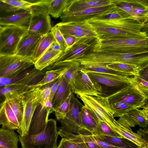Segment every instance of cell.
I'll use <instances>...</instances> for the list:
<instances>
[{"label": "cell", "mask_w": 148, "mask_h": 148, "mask_svg": "<svg viewBox=\"0 0 148 148\" xmlns=\"http://www.w3.org/2000/svg\"><path fill=\"white\" fill-rule=\"evenodd\" d=\"M75 61L80 66H105L112 63H125L135 65L143 71L148 67V53L136 54L90 52Z\"/></svg>", "instance_id": "obj_1"}, {"label": "cell", "mask_w": 148, "mask_h": 148, "mask_svg": "<svg viewBox=\"0 0 148 148\" xmlns=\"http://www.w3.org/2000/svg\"><path fill=\"white\" fill-rule=\"evenodd\" d=\"M90 52L136 54L147 53L148 52V38L97 39Z\"/></svg>", "instance_id": "obj_2"}, {"label": "cell", "mask_w": 148, "mask_h": 148, "mask_svg": "<svg viewBox=\"0 0 148 148\" xmlns=\"http://www.w3.org/2000/svg\"><path fill=\"white\" fill-rule=\"evenodd\" d=\"M85 21L95 25L130 31H144L147 24L140 23L120 8L101 16H96Z\"/></svg>", "instance_id": "obj_3"}, {"label": "cell", "mask_w": 148, "mask_h": 148, "mask_svg": "<svg viewBox=\"0 0 148 148\" xmlns=\"http://www.w3.org/2000/svg\"><path fill=\"white\" fill-rule=\"evenodd\" d=\"M86 73L100 89L99 97H109L135 82L134 76L126 77L95 72Z\"/></svg>", "instance_id": "obj_4"}, {"label": "cell", "mask_w": 148, "mask_h": 148, "mask_svg": "<svg viewBox=\"0 0 148 148\" xmlns=\"http://www.w3.org/2000/svg\"><path fill=\"white\" fill-rule=\"evenodd\" d=\"M58 135L56 121L51 119L42 132L18 136L22 148H57Z\"/></svg>", "instance_id": "obj_5"}, {"label": "cell", "mask_w": 148, "mask_h": 148, "mask_svg": "<svg viewBox=\"0 0 148 148\" xmlns=\"http://www.w3.org/2000/svg\"><path fill=\"white\" fill-rule=\"evenodd\" d=\"M83 106L73 94L69 112L63 119L59 121L61 126L58 133L62 138L68 140L80 134L82 130L80 112Z\"/></svg>", "instance_id": "obj_6"}, {"label": "cell", "mask_w": 148, "mask_h": 148, "mask_svg": "<svg viewBox=\"0 0 148 148\" xmlns=\"http://www.w3.org/2000/svg\"><path fill=\"white\" fill-rule=\"evenodd\" d=\"M41 91L42 87H38L21 96L23 106V113L21 123L17 132L21 136H25L28 133L32 120L40 103Z\"/></svg>", "instance_id": "obj_7"}, {"label": "cell", "mask_w": 148, "mask_h": 148, "mask_svg": "<svg viewBox=\"0 0 148 148\" xmlns=\"http://www.w3.org/2000/svg\"><path fill=\"white\" fill-rule=\"evenodd\" d=\"M32 16L27 29L30 34L43 36L49 32L51 28V19L42 0L30 8Z\"/></svg>", "instance_id": "obj_8"}, {"label": "cell", "mask_w": 148, "mask_h": 148, "mask_svg": "<svg viewBox=\"0 0 148 148\" xmlns=\"http://www.w3.org/2000/svg\"><path fill=\"white\" fill-rule=\"evenodd\" d=\"M27 29L21 27L7 26L3 27L0 32V55L15 54L18 45Z\"/></svg>", "instance_id": "obj_9"}, {"label": "cell", "mask_w": 148, "mask_h": 148, "mask_svg": "<svg viewBox=\"0 0 148 148\" xmlns=\"http://www.w3.org/2000/svg\"><path fill=\"white\" fill-rule=\"evenodd\" d=\"M79 97L84 106L89 108L95 113L99 121L107 125L113 124L115 120L113 116L114 112L111 108L107 97H97L80 95Z\"/></svg>", "instance_id": "obj_10"}, {"label": "cell", "mask_w": 148, "mask_h": 148, "mask_svg": "<svg viewBox=\"0 0 148 148\" xmlns=\"http://www.w3.org/2000/svg\"><path fill=\"white\" fill-rule=\"evenodd\" d=\"M33 65L30 59L16 54L1 56L0 77H14Z\"/></svg>", "instance_id": "obj_11"}, {"label": "cell", "mask_w": 148, "mask_h": 148, "mask_svg": "<svg viewBox=\"0 0 148 148\" xmlns=\"http://www.w3.org/2000/svg\"><path fill=\"white\" fill-rule=\"evenodd\" d=\"M107 98L110 103L121 101L139 109L146 104L148 96L139 89L135 82L133 84Z\"/></svg>", "instance_id": "obj_12"}, {"label": "cell", "mask_w": 148, "mask_h": 148, "mask_svg": "<svg viewBox=\"0 0 148 148\" xmlns=\"http://www.w3.org/2000/svg\"><path fill=\"white\" fill-rule=\"evenodd\" d=\"M112 3L138 22L147 24L148 0H113Z\"/></svg>", "instance_id": "obj_13"}, {"label": "cell", "mask_w": 148, "mask_h": 148, "mask_svg": "<svg viewBox=\"0 0 148 148\" xmlns=\"http://www.w3.org/2000/svg\"><path fill=\"white\" fill-rule=\"evenodd\" d=\"M97 39L93 38H78L70 47L64 51L55 63L73 61L90 52Z\"/></svg>", "instance_id": "obj_14"}, {"label": "cell", "mask_w": 148, "mask_h": 148, "mask_svg": "<svg viewBox=\"0 0 148 148\" xmlns=\"http://www.w3.org/2000/svg\"><path fill=\"white\" fill-rule=\"evenodd\" d=\"M63 35H68L77 38H93L97 34L90 24L86 21L60 22L56 24Z\"/></svg>", "instance_id": "obj_15"}, {"label": "cell", "mask_w": 148, "mask_h": 148, "mask_svg": "<svg viewBox=\"0 0 148 148\" xmlns=\"http://www.w3.org/2000/svg\"><path fill=\"white\" fill-rule=\"evenodd\" d=\"M90 24L92 26L97 34V39L107 40L134 38H148L147 32L146 31H130L113 27Z\"/></svg>", "instance_id": "obj_16"}, {"label": "cell", "mask_w": 148, "mask_h": 148, "mask_svg": "<svg viewBox=\"0 0 148 148\" xmlns=\"http://www.w3.org/2000/svg\"><path fill=\"white\" fill-rule=\"evenodd\" d=\"M116 8V7L112 3L108 6L89 8L77 12H64L60 18L62 22H82L110 12Z\"/></svg>", "instance_id": "obj_17"}, {"label": "cell", "mask_w": 148, "mask_h": 148, "mask_svg": "<svg viewBox=\"0 0 148 148\" xmlns=\"http://www.w3.org/2000/svg\"><path fill=\"white\" fill-rule=\"evenodd\" d=\"M44 73L35 67L27 69L18 75L12 77H0V87L14 84H22L35 86L43 78Z\"/></svg>", "instance_id": "obj_18"}, {"label": "cell", "mask_w": 148, "mask_h": 148, "mask_svg": "<svg viewBox=\"0 0 148 148\" xmlns=\"http://www.w3.org/2000/svg\"><path fill=\"white\" fill-rule=\"evenodd\" d=\"M142 109H135L129 111L119 117L115 123L126 128L134 127L138 125L140 127L146 128L148 124L147 105Z\"/></svg>", "instance_id": "obj_19"}, {"label": "cell", "mask_w": 148, "mask_h": 148, "mask_svg": "<svg viewBox=\"0 0 148 148\" xmlns=\"http://www.w3.org/2000/svg\"><path fill=\"white\" fill-rule=\"evenodd\" d=\"M73 93L99 97L100 92L87 73L81 70L75 77L72 86Z\"/></svg>", "instance_id": "obj_20"}, {"label": "cell", "mask_w": 148, "mask_h": 148, "mask_svg": "<svg viewBox=\"0 0 148 148\" xmlns=\"http://www.w3.org/2000/svg\"><path fill=\"white\" fill-rule=\"evenodd\" d=\"M80 117L82 130L85 134L93 136L103 134L99 121L91 110L83 105L81 108Z\"/></svg>", "instance_id": "obj_21"}, {"label": "cell", "mask_w": 148, "mask_h": 148, "mask_svg": "<svg viewBox=\"0 0 148 148\" xmlns=\"http://www.w3.org/2000/svg\"><path fill=\"white\" fill-rule=\"evenodd\" d=\"M45 104L41 105L40 103L37 107L31 122L28 134H37L45 129L48 116L53 110L46 107Z\"/></svg>", "instance_id": "obj_22"}, {"label": "cell", "mask_w": 148, "mask_h": 148, "mask_svg": "<svg viewBox=\"0 0 148 148\" xmlns=\"http://www.w3.org/2000/svg\"><path fill=\"white\" fill-rule=\"evenodd\" d=\"M42 36L30 34L27 33L20 41L15 54L31 60L36 47Z\"/></svg>", "instance_id": "obj_23"}, {"label": "cell", "mask_w": 148, "mask_h": 148, "mask_svg": "<svg viewBox=\"0 0 148 148\" xmlns=\"http://www.w3.org/2000/svg\"><path fill=\"white\" fill-rule=\"evenodd\" d=\"M32 16L29 8L20 12L0 17V26H15L28 29Z\"/></svg>", "instance_id": "obj_24"}, {"label": "cell", "mask_w": 148, "mask_h": 148, "mask_svg": "<svg viewBox=\"0 0 148 148\" xmlns=\"http://www.w3.org/2000/svg\"><path fill=\"white\" fill-rule=\"evenodd\" d=\"M36 88L35 86L19 84L0 87V103L1 104L6 99L17 98Z\"/></svg>", "instance_id": "obj_25"}, {"label": "cell", "mask_w": 148, "mask_h": 148, "mask_svg": "<svg viewBox=\"0 0 148 148\" xmlns=\"http://www.w3.org/2000/svg\"><path fill=\"white\" fill-rule=\"evenodd\" d=\"M0 125L13 130H17L20 127L15 114L6 100L0 106Z\"/></svg>", "instance_id": "obj_26"}, {"label": "cell", "mask_w": 148, "mask_h": 148, "mask_svg": "<svg viewBox=\"0 0 148 148\" xmlns=\"http://www.w3.org/2000/svg\"><path fill=\"white\" fill-rule=\"evenodd\" d=\"M115 121L113 124L107 125L122 138L129 140L139 147H143L148 146V142L137 132H134L131 128H125L117 125L115 122Z\"/></svg>", "instance_id": "obj_27"}, {"label": "cell", "mask_w": 148, "mask_h": 148, "mask_svg": "<svg viewBox=\"0 0 148 148\" xmlns=\"http://www.w3.org/2000/svg\"><path fill=\"white\" fill-rule=\"evenodd\" d=\"M72 92L71 85L63 75L52 100L53 111L60 106Z\"/></svg>", "instance_id": "obj_28"}, {"label": "cell", "mask_w": 148, "mask_h": 148, "mask_svg": "<svg viewBox=\"0 0 148 148\" xmlns=\"http://www.w3.org/2000/svg\"><path fill=\"white\" fill-rule=\"evenodd\" d=\"M112 4L111 0H73L64 12H77L89 8L108 6Z\"/></svg>", "instance_id": "obj_29"}, {"label": "cell", "mask_w": 148, "mask_h": 148, "mask_svg": "<svg viewBox=\"0 0 148 148\" xmlns=\"http://www.w3.org/2000/svg\"><path fill=\"white\" fill-rule=\"evenodd\" d=\"M73 0H42L48 13L53 17H60Z\"/></svg>", "instance_id": "obj_30"}, {"label": "cell", "mask_w": 148, "mask_h": 148, "mask_svg": "<svg viewBox=\"0 0 148 148\" xmlns=\"http://www.w3.org/2000/svg\"><path fill=\"white\" fill-rule=\"evenodd\" d=\"M49 48V47H48ZM63 51L49 48L37 60L34 64L35 68L42 71L46 67L55 63Z\"/></svg>", "instance_id": "obj_31"}, {"label": "cell", "mask_w": 148, "mask_h": 148, "mask_svg": "<svg viewBox=\"0 0 148 148\" xmlns=\"http://www.w3.org/2000/svg\"><path fill=\"white\" fill-rule=\"evenodd\" d=\"M18 136L14 130L2 127L0 128V147L18 148Z\"/></svg>", "instance_id": "obj_32"}, {"label": "cell", "mask_w": 148, "mask_h": 148, "mask_svg": "<svg viewBox=\"0 0 148 148\" xmlns=\"http://www.w3.org/2000/svg\"><path fill=\"white\" fill-rule=\"evenodd\" d=\"M56 41L50 32L42 36L39 40L31 59L34 64L37 60L46 51L50 45Z\"/></svg>", "instance_id": "obj_33"}, {"label": "cell", "mask_w": 148, "mask_h": 148, "mask_svg": "<svg viewBox=\"0 0 148 148\" xmlns=\"http://www.w3.org/2000/svg\"><path fill=\"white\" fill-rule=\"evenodd\" d=\"M94 136L97 139L121 148H136L139 147L132 142L125 138L104 135Z\"/></svg>", "instance_id": "obj_34"}, {"label": "cell", "mask_w": 148, "mask_h": 148, "mask_svg": "<svg viewBox=\"0 0 148 148\" xmlns=\"http://www.w3.org/2000/svg\"><path fill=\"white\" fill-rule=\"evenodd\" d=\"M80 66L81 70L85 73L95 72L126 77H133L134 76L132 74L113 69L104 66L85 65Z\"/></svg>", "instance_id": "obj_35"}, {"label": "cell", "mask_w": 148, "mask_h": 148, "mask_svg": "<svg viewBox=\"0 0 148 148\" xmlns=\"http://www.w3.org/2000/svg\"><path fill=\"white\" fill-rule=\"evenodd\" d=\"M104 66L113 69L130 73L134 76L139 75L140 72L143 71L135 65L125 63H112Z\"/></svg>", "instance_id": "obj_36"}, {"label": "cell", "mask_w": 148, "mask_h": 148, "mask_svg": "<svg viewBox=\"0 0 148 148\" xmlns=\"http://www.w3.org/2000/svg\"><path fill=\"white\" fill-rule=\"evenodd\" d=\"M18 121L20 126L21 123L23 113V106L21 96L12 99H6Z\"/></svg>", "instance_id": "obj_37"}, {"label": "cell", "mask_w": 148, "mask_h": 148, "mask_svg": "<svg viewBox=\"0 0 148 148\" xmlns=\"http://www.w3.org/2000/svg\"><path fill=\"white\" fill-rule=\"evenodd\" d=\"M110 103L111 108L114 112V117H120L130 110L138 109L121 101H116Z\"/></svg>", "instance_id": "obj_38"}, {"label": "cell", "mask_w": 148, "mask_h": 148, "mask_svg": "<svg viewBox=\"0 0 148 148\" xmlns=\"http://www.w3.org/2000/svg\"><path fill=\"white\" fill-rule=\"evenodd\" d=\"M68 62L67 70L63 76L72 87L75 77L81 68L78 62L75 61Z\"/></svg>", "instance_id": "obj_39"}, {"label": "cell", "mask_w": 148, "mask_h": 148, "mask_svg": "<svg viewBox=\"0 0 148 148\" xmlns=\"http://www.w3.org/2000/svg\"><path fill=\"white\" fill-rule=\"evenodd\" d=\"M73 94L72 92H71L66 99L54 111L57 120L59 121L63 119L69 112L71 98Z\"/></svg>", "instance_id": "obj_40"}, {"label": "cell", "mask_w": 148, "mask_h": 148, "mask_svg": "<svg viewBox=\"0 0 148 148\" xmlns=\"http://www.w3.org/2000/svg\"><path fill=\"white\" fill-rule=\"evenodd\" d=\"M12 6L21 9L27 10L37 3L36 0H1Z\"/></svg>", "instance_id": "obj_41"}, {"label": "cell", "mask_w": 148, "mask_h": 148, "mask_svg": "<svg viewBox=\"0 0 148 148\" xmlns=\"http://www.w3.org/2000/svg\"><path fill=\"white\" fill-rule=\"evenodd\" d=\"M25 10L12 6L0 0V17L8 16Z\"/></svg>", "instance_id": "obj_42"}, {"label": "cell", "mask_w": 148, "mask_h": 148, "mask_svg": "<svg viewBox=\"0 0 148 148\" xmlns=\"http://www.w3.org/2000/svg\"><path fill=\"white\" fill-rule=\"evenodd\" d=\"M51 32L52 33L56 42L60 45L62 51H65L67 48V46L63 35L57 24L51 27Z\"/></svg>", "instance_id": "obj_43"}, {"label": "cell", "mask_w": 148, "mask_h": 148, "mask_svg": "<svg viewBox=\"0 0 148 148\" xmlns=\"http://www.w3.org/2000/svg\"><path fill=\"white\" fill-rule=\"evenodd\" d=\"M82 139L84 141H90L99 145L101 148H121L112 145L106 142L96 139L92 135H79Z\"/></svg>", "instance_id": "obj_44"}, {"label": "cell", "mask_w": 148, "mask_h": 148, "mask_svg": "<svg viewBox=\"0 0 148 148\" xmlns=\"http://www.w3.org/2000/svg\"><path fill=\"white\" fill-rule=\"evenodd\" d=\"M135 84L139 89L148 96V80L141 77L140 75L134 76Z\"/></svg>", "instance_id": "obj_45"}, {"label": "cell", "mask_w": 148, "mask_h": 148, "mask_svg": "<svg viewBox=\"0 0 148 148\" xmlns=\"http://www.w3.org/2000/svg\"><path fill=\"white\" fill-rule=\"evenodd\" d=\"M57 79L42 87L41 98L40 103L41 105L45 104L49 96L51 87Z\"/></svg>", "instance_id": "obj_46"}, {"label": "cell", "mask_w": 148, "mask_h": 148, "mask_svg": "<svg viewBox=\"0 0 148 148\" xmlns=\"http://www.w3.org/2000/svg\"><path fill=\"white\" fill-rule=\"evenodd\" d=\"M99 123L103 132V135L122 138L120 135L112 130L105 122L99 121Z\"/></svg>", "instance_id": "obj_47"}, {"label": "cell", "mask_w": 148, "mask_h": 148, "mask_svg": "<svg viewBox=\"0 0 148 148\" xmlns=\"http://www.w3.org/2000/svg\"><path fill=\"white\" fill-rule=\"evenodd\" d=\"M68 140L73 143L74 148H89L85 143L82 140L79 135L73 139Z\"/></svg>", "instance_id": "obj_48"}, {"label": "cell", "mask_w": 148, "mask_h": 148, "mask_svg": "<svg viewBox=\"0 0 148 148\" xmlns=\"http://www.w3.org/2000/svg\"><path fill=\"white\" fill-rule=\"evenodd\" d=\"M63 36L67 46V49L73 45L78 38L70 35H63Z\"/></svg>", "instance_id": "obj_49"}, {"label": "cell", "mask_w": 148, "mask_h": 148, "mask_svg": "<svg viewBox=\"0 0 148 148\" xmlns=\"http://www.w3.org/2000/svg\"><path fill=\"white\" fill-rule=\"evenodd\" d=\"M57 148H74L72 142L62 138Z\"/></svg>", "instance_id": "obj_50"}, {"label": "cell", "mask_w": 148, "mask_h": 148, "mask_svg": "<svg viewBox=\"0 0 148 148\" xmlns=\"http://www.w3.org/2000/svg\"><path fill=\"white\" fill-rule=\"evenodd\" d=\"M61 77L58 79L51 87L50 93L49 96L51 102L54 94L59 85Z\"/></svg>", "instance_id": "obj_51"}, {"label": "cell", "mask_w": 148, "mask_h": 148, "mask_svg": "<svg viewBox=\"0 0 148 148\" xmlns=\"http://www.w3.org/2000/svg\"><path fill=\"white\" fill-rule=\"evenodd\" d=\"M48 48L57 51H63L60 45L56 42H53L52 43Z\"/></svg>", "instance_id": "obj_52"}, {"label": "cell", "mask_w": 148, "mask_h": 148, "mask_svg": "<svg viewBox=\"0 0 148 148\" xmlns=\"http://www.w3.org/2000/svg\"><path fill=\"white\" fill-rule=\"evenodd\" d=\"M81 140L84 143H85L87 146L89 148H101L99 145L97 144L90 141H83L81 137L79 135Z\"/></svg>", "instance_id": "obj_53"}, {"label": "cell", "mask_w": 148, "mask_h": 148, "mask_svg": "<svg viewBox=\"0 0 148 148\" xmlns=\"http://www.w3.org/2000/svg\"><path fill=\"white\" fill-rule=\"evenodd\" d=\"M3 28V27H2L1 26H0V32L2 30V29Z\"/></svg>", "instance_id": "obj_54"}, {"label": "cell", "mask_w": 148, "mask_h": 148, "mask_svg": "<svg viewBox=\"0 0 148 148\" xmlns=\"http://www.w3.org/2000/svg\"><path fill=\"white\" fill-rule=\"evenodd\" d=\"M144 148H148V146L145 147Z\"/></svg>", "instance_id": "obj_55"}, {"label": "cell", "mask_w": 148, "mask_h": 148, "mask_svg": "<svg viewBox=\"0 0 148 148\" xmlns=\"http://www.w3.org/2000/svg\"><path fill=\"white\" fill-rule=\"evenodd\" d=\"M144 147H138L136 148H144Z\"/></svg>", "instance_id": "obj_56"}, {"label": "cell", "mask_w": 148, "mask_h": 148, "mask_svg": "<svg viewBox=\"0 0 148 148\" xmlns=\"http://www.w3.org/2000/svg\"><path fill=\"white\" fill-rule=\"evenodd\" d=\"M1 104H0V106H1Z\"/></svg>", "instance_id": "obj_57"}, {"label": "cell", "mask_w": 148, "mask_h": 148, "mask_svg": "<svg viewBox=\"0 0 148 148\" xmlns=\"http://www.w3.org/2000/svg\"></svg>", "instance_id": "obj_58"}]
</instances>
